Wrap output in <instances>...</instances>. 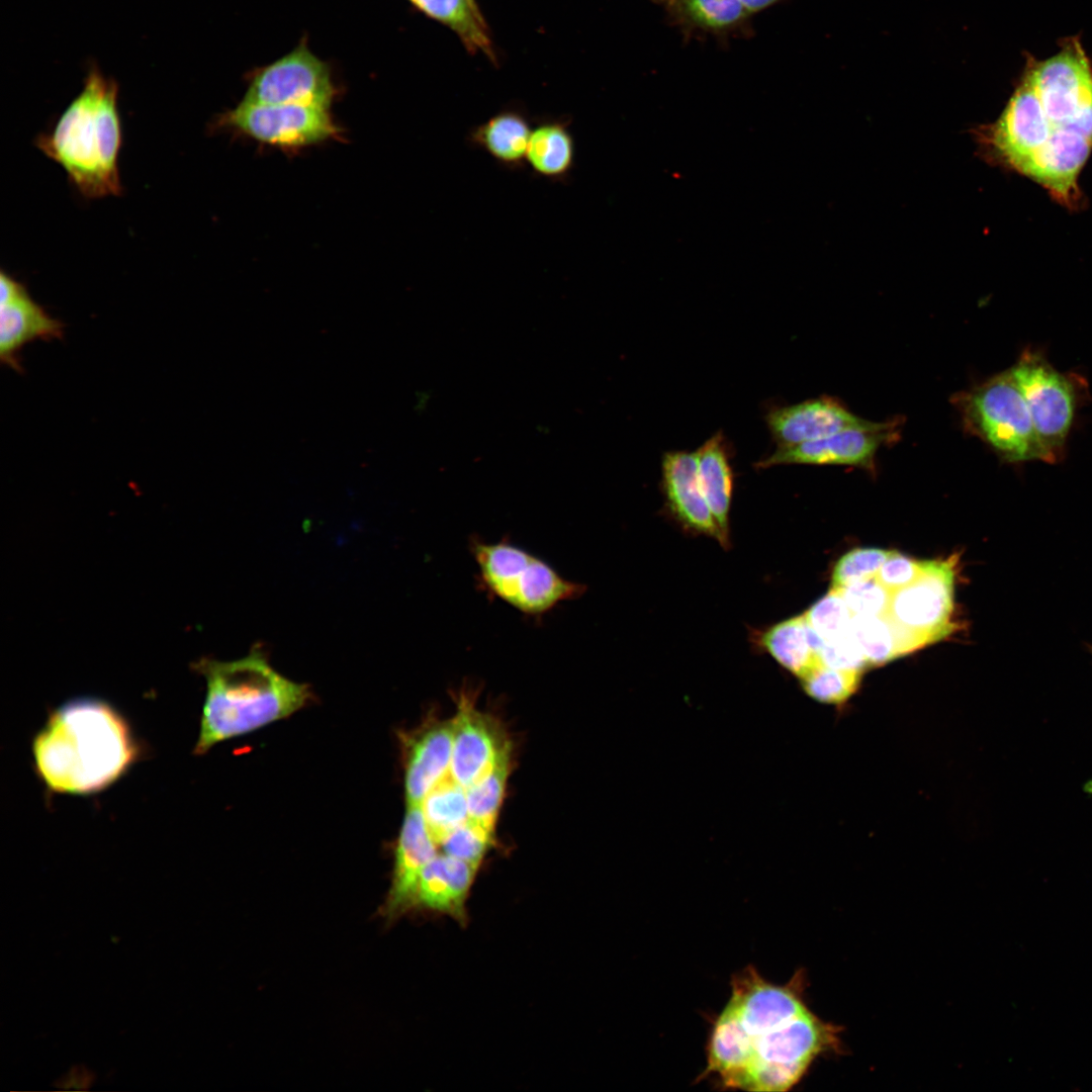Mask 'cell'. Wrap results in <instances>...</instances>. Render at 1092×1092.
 Listing matches in <instances>:
<instances>
[{
	"label": "cell",
	"instance_id": "cell-1",
	"mask_svg": "<svg viewBox=\"0 0 1092 1092\" xmlns=\"http://www.w3.org/2000/svg\"><path fill=\"white\" fill-rule=\"evenodd\" d=\"M806 986L804 970L783 985L752 965L736 972L728 1001L711 1022L698 1081L710 1080L721 1090L785 1092L817 1058L840 1053V1027L809 1008Z\"/></svg>",
	"mask_w": 1092,
	"mask_h": 1092
},
{
	"label": "cell",
	"instance_id": "cell-2",
	"mask_svg": "<svg viewBox=\"0 0 1092 1092\" xmlns=\"http://www.w3.org/2000/svg\"><path fill=\"white\" fill-rule=\"evenodd\" d=\"M32 753L51 791L89 795L118 780L136 760L139 748L119 712L104 701L82 698L50 714Z\"/></svg>",
	"mask_w": 1092,
	"mask_h": 1092
},
{
	"label": "cell",
	"instance_id": "cell-3",
	"mask_svg": "<svg viewBox=\"0 0 1092 1092\" xmlns=\"http://www.w3.org/2000/svg\"><path fill=\"white\" fill-rule=\"evenodd\" d=\"M195 668L207 688L195 754L284 719L310 697L306 685L277 672L259 647L234 661L202 659Z\"/></svg>",
	"mask_w": 1092,
	"mask_h": 1092
},
{
	"label": "cell",
	"instance_id": "cell-4",
	"mask_svg": "<svg viewBox=\"0 0 1092 1092\" xmlns=\"http://www.w3.org/2000/svg\"><path fill=\"white\" fill-rule=\"evenodd\" d=\"M116 83L98 70L89 72L82 91L55 127L34 145L66 171L87 198L121 193L118 156L122 145Z\"/></svg>",
	"mask_w": 1092,
	"mask_h": 1092
},
{
	"label": "cell",
	"instance_id": "cell-5",
	"mask_svg": "<svg viewBox=\"0 0 1092 1092\" xmlns=\"http://www.w3.org/2000/svg\"><path fill=\"white\" fill-rule=\"evenodd\" d=\"M964 429L1007 463L1049 462L1024 397L1009 369L957 394Z\"/></svg>",
	"mask_w": 1092,
	"mask_h": 1092
},
{
	"label": "cell",
	"instance_id": "cell-6",
	"mask_svg": "<svg viewBox=\"0 0 1092 1092\" xmlns=\"http://www.w3.org/2000/svg\"><path fill=\"white\" fill-rule=\"evenodd\" d=\"M484 588L527 616H541L559 604L578 599L582 583L564 578L550 564L509 541H470Z\"/></svg>",
	"mask_w": 1092,
	"mask_h": 1092
},
{
	"label": "cell",
	"instance_id": "cell-7",
	"mask_svg": "<svg viewBox=\"0 0 1092 1092\" xmlns=\"http://www.w3.org/2000/svg\"><path fill=\"white\" fill-rule=\"evenodd\" d=\"M1010 370L1050 463L1060 461L1077 411L1086 396V380L1076 373L1057 370L1040 352L1032 349H1025Z\"/></svg>",
	"mask_w": 1092,
	"mask_h": 1092
},
{
	"label": "cell",
	"instance_id": "cell-8",
	"mask_svg": "<svg viewBox=\"0 0 1092 1092\" xmlns=\"http://www.w3.org/2000/svg\"><path fill=\"white\" fill-rule=\"evenodd\" d=\"M954 577L953 558L924 560L921 574L892 594L886 616L913 650L943 639L951 632Z\"/></svg>",
	"mask_w": 1092,
	"mask_h": 1092
},
{
	"label": "cell",
	"instance_id": "cell-9",
	"mask_svg": "<svg viewBox=\"0 0 1092 1092\" xmlns=\"http://www.w3.org/2000/svg\"><path fill=\"white\" fill-rule=\"evenodd\" d=\"M216 125L280 148L313 146L339 134L328 108L304 104L241 101Z\"/></svg>",
	"mask_w": 1092,
	"mask_h": 1092
},
{
	"label": "cell",
	"instance_id": "cell-10",
	"mask_svg": "<svg viewBox=\"0 0 1092 1092\" xmlns=\"http://www.w3.org/2000/svg\"><path fill=\"white\" fill-rule=\"evenodd\" d=\"M334 96L329 67L305 46H300L256 73L242 101L330 109Z\"/></svg>",
	"mask_w": 1092,
	"mask_h": 1092
},
{
	"label": "cell",
	"instance_id": "cell-11",
	"mask_svg": "<svg viewBox=\"0 0 1092 1092\" xmlns=\"http://www.w3.org/2000/svg\"><path fill=\"white\" fill-rule=\"evenodd\" d=\"M456 704L449 775L466 790L491 771L512 749L499 722L476 708L470 691L461 690Z\"/></svg>",
	"mask_w": 1092,
	"mask_h": 1092
},
{
	"label": "cell",
	"instance_id": "cell-12",
	"mask_svg": "<svg viewBox=\"0 0 1092 1092\" xmlns=\"http://www.w3.org/2000/svg\"><path fill=\"white\" fill-rule=\"evenodd\" d=\"M899 421L878 422L869 428L849 429L837 434L801 444L778 447L757 467L780 464L847 465L875 469L879 450L898 437Z\"/></svg>",
	"mask_w": 1092,
	"mask_h": 1092
},
{
	"label": "cell",
	"instance_id": "cell-13",
	"mask_svg": "<svg viewBox=\"0 0 1092 1092\" xmlns=\"http://www.w3.org/2000/svg\"><path fill=\"white\" fill-rule=\"evenodd\" d=\"M0 358L20 370L19 351L35 340L61 339L64 325L29 295L26 287L4 271L0 274Z\"/></svg>",
	"mask_w": 1092,
	"mask_h": 1092
},
{
	"label": "cell",
	"instance_id": "cell-14",
	"mask_svg": "<svg viewBox=\"0 0 1092 1092\" xmlns=\"http://www.w3.org/2000/svg\"><path fill=\"white\" fill-rule=\"evenodd\" d=\"M765 421L778 447L793 446L878 424L854 415L828 396L772 407L767 412Z\"/></svg>",
	"mask_w": 1092,
	"mask_h": 1092
},
{
	"label": "cell",
	"instance_id": "cell-15",
	"mask_svg": "<svg viewBox=\"0 0 1092 1092\" xmlns=\"http://www.w3.org/2000/svg\"><path fill=\"white\" fill-rule=\"evenodd\" d=\"M668 24L675 27L686 42L711 37L719 44L733 38H750L752 15L739 0H673L664 7Z\"/></svg>",
	"mask_w": 1092,
	"mask_h": 1092
},
{
	"label": "cell",
	"instance_id": "cell-16",
	"mask_svg": "<svg viewBox=\"0 0 1092 1092\" xmlns=\"http://www.w3.org/2000/svg\"><path fill=\"white\" fill-rule=\"evenodd\" d=\"M404 793L406 807L421 806L447 775L453 747V722L432 721L406 737Z\"/></svg>",
	"mask_w": 1092,
	"mask_h": 1092
},
{
	"label": "cell",
	"instance_id": "cell-17",
	"mask_svg": "<svg viewBox=\"0 0 1092 1092\" xmlns=\"http://www.w3.org/2000/svg\"><path fill=\"white\" fill-rule=\"evenodd\" d=\"M661 468L663 493L672 515L689 530L721 542L719 529L700 485L697 452H666Z\"/></svg>",
	"mask_w": 1092,
	"mask_h": 1092
},
{
	"label": "cell",
	"instance_id": "cell-18",
	"mask_svg": "<svg viewBox=\"0 0 1092 1092\" xmlns=\"http://www.w3.org/2000/svg\"><path fill=\"white\" fill-rule=\"evenodd\" d=\"M421 806L406 807L395 847L388 908L398 911L413 904L426 866L438 854Z\"/></svg>",
	"mask_w": 1092,
	"mask_h": 1092
},
{
	"label": "cell",
	"instance_id": "cell-19",
	"mask_svg": "<svg viewBox=\"0 0 1092 1092\" xmlns=\"http://www.w3.org/2000/svg\"><path fill=\"white\" fill-rule=\"evenodd\" d=\"M477 871V867L465 860L438 853L424 869L413 904L464 923L466 902Z\"/></svg>",
	"mask_w": 1092,
	"mask_h": 1092
},
{
	"label": "cell",
	"instance_id": "cell-20",
	"mask_svg": "<svg viewBox=\"0 0 1092 1092\" xmlns=\"http://www.w3.org/2000/svg\"><path fill=\"white\" fill-rule=\"evenodd\" d=\"M532 122L519 109H504L469 129L467 144L488 155L502 169L512 172L526 168V154Z\"/></svg>",
	"mask_w": 1092,
	"mask_h": 1092
},
{
	"label": "cell",
	"instance_id": "cell-21",
	"mask_svg": "<svg viewBox=\"0 0 1092 1092\" xmlns=\"http://www.w3.org/2000/svg\"><path fill=\"white\" fill-rule=\"evenodd\" d=\"M575 140L566 118H541L533 123L526 168L534 177L567 183L575 165Z\"/></svg>",
	"mask_w": 1092,
	"mask_h": 1092
},
{
	"label": "cell",
	"instance_id": "cell-22",
	"mask_svg": "<svg viewBox=\"0 0 1092 1092\" xmlns=\"http://www.w3.org/2000/svg\"><path fill=\"white\" fill-rule=\"evenodd\" d=\"M699 481L721 536L728 544L729 512L733 489V473L728 445L722 432L707 440L697 451Z\"/></svg>",
	"mask_w": 1092,
	"mask_h": 1092
},
{
	"label": "cell",
	"instance_id": "cell-23",
	"mask_svg": "<svg viewBox=\"0 0 1092 1092\" xmlns=\"http://www.w3.org/2000/svg\"><path fill=\"white\" fill-rule=\"evenodd\" d=\"M824 643L804 614L771 626L759 638L760 646L800 678L821 663L819 653Z\"/></svg>",
	"mask_w": 1092,
	"mask_h": 1092
},
{
	"label": "cell",
	"instance_id": "cell-24",
	"mask_svg": "<svg viewBox=\"0 0 1092 1092\" xmlns=\"http://www.w3.org/2000/svg\"><path fill=\"white\" fill-rule=\"evenodd\" d=\"M427 15L453 29L471 51L491 55L484 20L474 0H410Z\"/></svg>",
	"mask_w": 1092,
	"mask_h": 1092
},
{
	"label": "cell",
	"instance_id": "cell-25",
	"mask_svg": "<svg viewBox=\"0 0 1092 1092\" xmlns=\"http://www.w3.org/2000/svg\"><path fill=\"white\" fill-rule=\"evenodd\" d=\"M421 807L437 845L468 820L465 789L453 781L449 771L431 790Z\"/></svg>",
	"mask_w": 1092,
	"mask_h": 1092
},
{
	"label": "cell",
	"instance_id": "cell-26",
	"mask_svg": "<svg viewBox=\"0 0 1092 1092\" xmlns=\"http://www.w3.org/2000/svg\"><path fill=\"white\" fill-rule=\"evenodd\" d=\"M850 633L869 665L887 663L913 651L911 645L886 616H853Z\"/></svg>",
	"mask_w": 1092,
	"mask_h": 1092
},
{
	"label": "cell",
	"instance_id": "cell-27",
	"mask_svg": "<svg viewBox=\"0 0 1092 1092\" xmlns=\"http://www.w3.org/2000/svg\"><path fill=\"white\" fill-rule=\"evenodd\" d=\"M512 752L480 781L465 790L468 819L494 833L509 776L512 768Z\"/></svg>",
	"mask_w": 1092,
	"mask_h": 1092
},
{
	"label": "cell",
	"instance_id": "cell-28",
	"mask_svg": "<svg viewBox=\"0 0 1092 1092\" xmlns=\"http://www.w3.org/2000/svg\"><path fill=\"white\" fill-rule=\"evenodd\" d=\"M861 673L833 668L821 662L801 679L810 697L826 704H841L855 693Z\"/></svg>",
	"mask_w": 1092,
	"mask_h": 1092
},
{
	"label": "cell",
	"instance_id": "cell-29",
	"mask_svg": "<svg viewBox=\"0 0 1092 1092\" xmlns=\"http://www.w3.org/2000/svg\"><path fill=\"white\" fill-rule=\"evenodd\" d=\"M804 616L808 625L824 642L847 633L853 618L841 593L832 587Z\"/></svg>",
	"mask_w": 1092,
	"mask_h": 1092
},
{
	"label": "cell",
	"instance_id": "cell-30",
	"mask_svg": "<svg viewBox=\"0 0 1092 1092\" xmlns=\"http://www.w3.org/2000/svg\"><path fill=\"white\" fill-rule=\"evenodd\" d=\"M892 550L881 548H856L846 552L836 562L831 587L844 588L856 582L875 578Z\"/></svg>",
	"mask_w": 1092,
	"mask_h": 1092
},
{
	"label": "cell",
	"instance_id": "cell-31",
	"mask_svg": "<svg viewBox=\"0 0 1092 1092\" xmlns=\"http://www.w3.org/2000/svg\"><path fill=\"white\" fill-rule=\"evenodd\" d=\"M493 843L494 833L468 819L452 831L439 846L442 853L479 868Z\"/></svg>",
	"mask_w": 1092,
	"mask_h": 1092
},
{
	"label": "cell",
	"instance_id": "cell-32",
	"mask_svg": "<svg viewBox=\"0 0 1092 1092\" xmlns=\"http://www.w3.org/2000/svg\"><path fill=\"white\" fill-rule=\"evenodd\" d=\"M838 590L853 616L886 615L892 596L876 577Z\"/></svg>",
	"mask_w": 1092,
	"mask_h": 1092
},
{
	"label": "cell",
	"instance_id": "cell-33",
	"mask_svg": "<svg viewBox=\"0 0 1092 1092\" xmlns=\"http://www.w3.org/2000/svg\"><path fill=\"white\" fill-rule=\"evenodd\" d=\"M819 657L823 664L842 670L862 672L869 665L850 629L847 633L825 642Z\"/></svg>",
	"mask_w": 1092,
	"mask_h": 1092
},
{
	"label": "cell",
	"instance_id": "cell-34",
	"mask_svg": "<svg viewBox=\"0 0 1092 1092\" xmlns=\"http://www.w3.org/2000/svg\"><path fill=\"white\" fill-rule=\"evenodd\" d=\"M923 563L924 560H916L892 550L876 579L893 594L911 584L921 574Z\"/></svg>",
	"mask_w": 1092,
	"mask_h": 1092
},
{
	"label": "cell",
	"instance_id": "cell-35",
	"mask_svg": "<svg viewBox=\"0 0 1092 1092\" xmlns=\"http://www.w3.org/2000/svg\"><path fill=\"white\" fill-rule=\"evenodd\" d=\"M749 14H755L767 10L787 0H739Z\"/></svg>",
	"mask_w": 1092,
	"mask_h": 1092
},
{
	"label": "cell",
	"instance_id": "cell-36",
	"mask_svg": "<svg viewBox=\"0 0 1092 1092\" xmlns=\"http://www.w3.org/2000/svg\"><path fill=\"white\" fill-rule=\"evenodd\" d=\"M654 3L661 5L663 8L670 4L673 0H652Z\"/></svg>",
	"mask_w": 1092,
	"mask_h": 1092
}]
</instances>
